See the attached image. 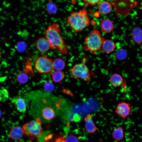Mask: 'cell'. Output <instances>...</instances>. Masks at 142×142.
Returning <instances> with one entry per match:
<instances>
[{"mask_svg":"<svg viewBox=\"0 0 142 142\" xmlns=\"http://www.w3.org/2000/svg\"><path fill=\"white\" fill-rule=\"evenodd\" d=\"M127 52L123 48L118 49L115 53V55L116 58L120 60L125 59L127 58Z\"/></svg>","mask_w":142,"mask_h":142,"instance_id":"obj_22","label":"cell"},{"mask_svg":"<svg viewBox=\"0 0 142 142\" xmlns=\"http://www.w3.org/2000/svg\"><path fill=\"white\" fill-rule=\"evenodd\" d=\"M116 47L115 43L110 39H105L103 42L102 48L103 51L106 53H109L113 52Z\"/></svg>","mask_w":142,"mask_h":142,"instance_id":"obj_13","label":"cell"},{"mask_svg":"<svg viewBox=\"0 0 142 142\" xmlns=\"http://www.w3.org/2000/svg\"><path fill=\"white\" fill-rule=\"evenodd\" d=\"M53 82L56 83L61 82L64 78V73L62 71L55 70L53 72L52 75Z\"/></svg>","mask_w":142,"mask_h":142,"instance_id":"obj_20","label":"cell"},{"mask_svg":"<svg viewBox=\"0 0 142 142\" xmlns=\"http://www.w3.org/2000/svg\"><path fill=\"white\" fill-rule=\"evenodd\" d=\"M46 9L49 14H54L58 11V8L56 4L52 1H49L46 4Z\"/></svg>","mask_w":142,"mask_h":142,"instance_id":"obj_21","label":"cell"},{"mask_svg":"<svg viewBox=\"0 0 142 142\" xmlns=\"http://www.w3.org/2000/svg\"><path fill=\"white\" fill-rule=\"evenodd\" d=\"M11 101L19 112L24 113L26 111L27 105L24 98L20 96H17L11 98Z\"/></svg>","mask_w":142,"mask_h":142,"instance_id":"obj_9","label":"cell"},{"mask_svg":"<svg viewBox=\"0 0 142 142\" xmlns=\"http://www.w3.org/2000/svg\"><path fill=\"white\" fill-rule=\"evenodd\" d=\"M84 121L85 128L88 133L92 134L97 131V128L93 121L92 116L90 114H87L84 118Z\"/></svg>","mask_w":142,"mask_h":142,"instance_id":"obj_10","label":"cell"},{"mask_svg":"<svg viewBox=\"0 0 142 142\" xmlns=\"http://www.w3.org/2000/svg\"><path fill=\"white\" fill-rule=\"evenodd\" d=\"M29 142H32V140H30Z\"/></svg>","mask_w":142,"mask_h":142,"instance_id":"obj_30","label":"cell"},{"mask_svg":"<svg viewBox=\"0 0 142 142\" xmlns=\"http://www.w3.org/2000/svg\"><path fill=\"white\" fill-rule=\"evenodd\" d=\"M105 39L102 37L99 30L94 28L84 39V49L94 54L102 48L103 42Z\"/></svg>","mask_w":142,"mask_h":142,"instance_id":"obj_3","label":"cell"},{"mask_svg":"<svg viewBox=\"0 0 142 142\" xmlns=\"http://www.w3.org/2000/svg\"><path fill=\"white\" fill-rule=\"evenodd\" d=\"M66 142H79L78 138L73 135H69L65 138Z\"/></svg>","mask_w":142,"mask_h":142,"instance_id":"obj_26","label":"cell"},{"mask_svg":"<svg viewBox=\"0 0 142 142\" xmlns=\"http://www.w3.org/2000/svg\"></svg>","mask_w":142,"mask_h":142,"instance_id":"obj_33","label":"cell"},{"mask_svg":"<svg viewBox=\"0 0 142 142\" xmlns=\"http://www.w3.org/2000/svg\"><path fill=\"white\" fill-rule=\"evenodd\" d=\"M44 87L45 90L48 92H52L54 89L53 84L49 81L46 82L44 84Z\"/></svg>","mask_w":142,"mask_h":142,"instance_id":"obj_25","label":"cell"},{"mask_svg":"<svg viewBox=\"0 0 142 142\" xmlns=\"http://www.w3.org/2000/svg\"><path fill=\"white\" fill-rule=\"evenodd\" d=\"M44 37L48 41L51 49L55 50L60 54H67L69 49L61 34L59 24L54 23L49 25L44 33Z\"/></svg>","mask_w":142,"mask_h":142,"instance_id":"obj_1","label":"cell"},{"mask_svg":"<svg viewBox=\"0 0 142 142\" xmlns=\"http://www.w3.org/2000/svg\"><path fill=\"white\" fill-rule=\"evenodd\" d=\"M53 69L56 70L62 71L65 68V64L63 59L58 58L53 61Z\"/></svg>","mask_w":142,"mask_h":142,"instance_id":"obj_19","label":"cell"},{"mask_svg":"<svg viewBox=\"0 0 142 142\" xmlns=\"http://www.w3.org/2000/svg\"><path fill=\"white\" fill-rule=\"evenodd\" d=\"M99 142H102V141H99Z\"/></svg>","mask_w":142,"mask_h":142,"instance_id":"obj_31","label":"cell"},{"mask_svg":"<svg viewBox=\"0 0 142 142\" xmlns=\"http://www.w3.org/2000/svg\"><path fill=\"white\" fill-rule=\"evenodd\" d=\"M42 115L43 118L47 120H50L54 116L55 112L54 109L50 107H46L42 110Z\"/></svg>","mask_w":142,"mask_h":142,"instance_id":"obj_18","label":"cell"},{"mask_svg":"<svg viewBox=\"0 0 142 142\" xmlns=\"http://www.w3.org/2000/svg\"><path fill=\"white\" fill-rule=\"evenodd\" d=\"M16 79L19 83L24 84L28 81V76L26 73L23 72L18 74L17 75Z\"/></svg>","mask_w":142,"mask_h":142,"instance_id":"obj_23","label":"cell"},{"mask_svg":"<svg viewBox=\"0 0 142 142\" xmlns=\"http://www.w3.org/2000/svg\"><path fill=\"white\" fill-rule=\"evenodd\" d=\"M35 45L37 50L43 55H45L50 49L49 43L45 37L38 38L36 42Z\"/></svg>","mask_w":142,"mask_h":142,"instance_id":"obj_8","label":"cell"},{"mask_svg":"<svg viewBox=\"0 0 142 142\" xmlns=\"http://www.w3.org/2000/svg\"><path fill=\"white\" fill-rule=\"evenodd\" d=\"M1 51L0 50V61L1 60Z\"/></svg>","mask_w":142,"mask_h":142,"instance_id":"obj_29","label":"cell"},{"mask_svg":"<svg viewBox=\"0 0 142 142\" xmlns=\"http://www.w3.org/2000/svg\"><path fill=\"white\" fill-rule=\"evenodd\" d=\"M70 73L72 77L75 79H81L87 82L91 80L89 69L83 62L73 66L71 69Z\"/></svg>","mask_w":142,"mask_h":142,"instance_id":"obj_6","label":"cell"},{"mask_svg":"<svg viewBox=\"0 0 142 142\" xmlns=\"http://www.w3.org/2000/svg\"><path fill=\"white\" fill-rule=\"evenodd\" d=\"M78 12H73L67 17V23L70 28L75 32L81 31L88 27L90 21L87 15L85 8Z\"/></svg>","mask_w":142,"mask_h":142,"instance_id":"obj_2","label":"cell"},{"mask_svg":"<svg viewBox=\"0 0 142 142\" xmlns=\"http://www.w3.org/2000/svg\"><path fill=\"white\" fill-rule=\"evenodd\" d=\"M53 61L46 55L37 57L34 61V67L37 72L45 74H52L53 69Z\"/></svg>","mask_w":142,"mask_h":142,"instance_id":"obj_5","label":"cell"},{"mask_svg":"<svg viewBox=\"0 0 142 142\" xmlns=\"http://www.w3.org/2000/svg\"><path fill=\"white\" fill-rule=\"evenodd\" d=\"M100 1V0H83V2L87 5L89 4L92 6H94L97 5Z\"/></svg>","mask_w":142,"mask_h":142,"instance_id":"obj_28","label":"cell"},{"mask_svg":"<svg viewBox=\"0 0 142 142\" xmlns=\"http://www.w3.org/2000/svg\"><path fill=\"white\" fill-rule=\"evenodd\" d=\"M131 111L130 103L124 102L119 103L115 110L116 114L124 119H126L129 116Z\"/></svg>","mask_w":142,"mask_h":142,"instance_id":"obj_7","label":"cell"},{"mask_svg":"<svg viewBox=\"0 0 142 142\" xmlns=\"http://www.w3.org/2000/svg\"><path fill=\"white\" fill-rule=\"evenodd\" d=\"M131 36L133 41L136 44L142 43V29L139 27H134L131 32Z\"/></svg>","mask_w":142,"mask_h":142,"instance_id":"obj_12","label":"cell"},{"mask_svg":"<svg viewBox=\"0 0 142 142\" xmlns=\"http://www.w3.org/2000/svg\"><path fill=\"white\" fill-rule=\"evenodd\" d=\"M100 28L103 32L109 33L114 29V26L112 22L110 20L104 19L101 23Z\"/></svg>","mask_w":142,"mask_h":142,"instance_id":"obj_14","label":"cell"},{"mask_svg":"<svg viewBox=\"0 0 142 142\" xmlns=\"http://www.w3.org/2000/svg\"><path fill=\"white\" fill-rule=\"evenodd\" d=\"M22 129L18 126L13 127L9 132V135L12 139L17 140L21 139L24 134Z\"/></svg>","mask_w":142,"mask_h":142,"instance_id":"obj_11","label":"cell"},{"mask_svg":"<svg viewBox=\"0 0 142 142\" xmlns=\"http://www.w3.org/2000/svg\"><path fill=\"white\" fill-rule=\"evenodd\" d=\"M51 142H66V141L64 136L60 135L55 137Z\"/></svg>","mask_w":142,"mask_h":142,"instance_id":"obj_27","label":"cell"},{"mask_svg":"<svg viewBox=\"0 0 142 142\" xmlns=\"http://www.w3.org/2000/svg\"><path fill=\"white\" fill-rule=\"evenodd\" d=\"M113 139L115 141H120L124 137V132L123 128L121 126H118L115 128L111 134Z\"/></svg>","mask_w":142,"mask_h":142,"instance_id":"obj_17","label":"cell"},{"mask_svg":"<svg viewBox=\"0 0 142 142\" xmlns=\"http://www.w3.org/2000/svg\"><path fill=\"white\" fill-rule=\"evenodd\" d=\"M8 98L9 93L6 89L3 88L0 89V102H4L8 99Z\"/></svg>","mask_w":142,"mask_h":142,"instance_id":"obj_24","label":"cell"},{"mask_svg":"<svg viewBox=\"0 0 142 142\" xmlns=\"http://www.w3.org/2000/svg\"><path fill=\"white\" fill-rule=\"evenodd\" d=\"M42 124V121L39 118L26 123L22 127L24 133L28 136L30 140H34L43 134Z\"/></svg>","mask_w":142,"mask_h":142,"instance_id":"obj_4","label":"cell"},{"mask_svg":"<svg viewBox=\"0 0 142 142\" xmlns=\"http://www.w3.org/2000/svg\"></svg>","mask_w":142,"mask_h":142,"instance_id":"obj_32","label":"cell"},{"mask_svg":"<svg viewBox=\"0 0 142 142\" xmlns=\"http://www.w3.org/2000/svg\"><path fill=\"white\" fill-rule=\"evenodd\" d=\"M109 81L111 85L114 87H119L123 84V79L122 76L117 73H114L110 77Z\"/></svg>","mask_w":142,"mask_h":142,"instance_id":"obj_15","label":"cell"},{"mask_svg":"<svg viewBox=\"0 0 142 142\" xmlns=\"http://www.w3.org/2000/svg\"><path fill=\"white\" fill-rule=\"evenodd\" d=\"M98 9L101 13L105 15L109 14L111 12L112 7L111 4L109 2L103 1L99 4Z\"/></svg>","mask_w":142,"mask_h":142,"instance_id":"obj_16","label":"cell"}]
</instances>
